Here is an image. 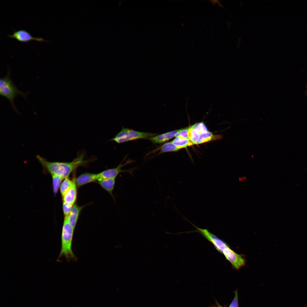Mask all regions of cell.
Listing matches in <instances>:
<instances>
[{
	"label": "cell",
	"mask_w": 307,
	"mask_h": 307,
	"mask_svg": "<svg viewBox=\"0 0 307 307\" xmlns=\"http://www.w3.org/2000/svg\"><path fill=\"white\" fill-rule=\"evenodd\" d=\"M179 129L168 132L150 138L148 139L154 144L162 143L174 137Z\"/></svg>",
	"instance_id": "9c48e42d"
},
{
	"label": "cell",
	"mask_w": 307,
	"mask_h": 307,
	"mask_svg": "<svg viewBox=\"0 0 307 307\" xmlns=\"http://www.w3.org/2000/svg\"><path fill=\"white\" fill-rule=\"evenodd\" d=\"M222 138L221 135H215L209 131L200 134L199 138L195 144H199L208 141L220 139Z\"/></svg>",
	"instance_id": "4fadbf2b"
},
{
	"label": "cell",
	"mask_w": 307,
	"mask_h": 307,
	"mask_svg": "<svg viewBox=\"0 0 307 307\" xmlns=\"http://www.w3.org/2000/svg\"><path fill=\"white\" fill-rule=\"evenodd\" d=\"M7 70L6 75L0 79V94L10 102L12 108L14 111L18 114L19 112L14 104L15 98L17 96L20 95L27 100L28 96L30 92L25 93L19 90L11 79V72L9 67L7 68Z\"/></svg>",
	"instance_id": "7a4b0ae2"
},
{
	"label": "cell",
	"mask_w": 307,
	"mask_h": 307,
	"mask_svg": "<svg viewBox=\"0 0 307 307\" xmlns=\"http://www.w3.org/2000/svg\"><path fill=\"white\" fill-rule=\"evenodd\" d=\"M7 36L11 38H14L19 41L22 42H28L32 40H35L40 42L48 41L42 38L33 37L27 31L24 30L15 31L12 34H8Z\"/></svg>",
	"instance_id": "ba28073f"
},
{
	"label": "cell",
	"mask_w": 307,
	"mask_h": 307,
	"mask_svg": "<svg viewBox=\"0 0 307 307\" xmlns=\"http://www.w3.org/2000/svg\"><path fill=\"white\" fill-rule=\"evenodd\" d=\"M74 230L69 223L68 217H65L62 233L61 247L59 258L64 256L68 261L77 260L72 247Z\"/></svg>",
	"instance_id": "3957f363"
},
{
	"label": "cell",
	"mask_w": 307,
	"mask_h": 307,
	"mask_svg": "<svg viewBox=\"0 0 307 307\" xmlns=\"http://www.w3.org/2000/svg\"><path fill=\"white\" fill-rule=\"evenodd\" d=\"M73 205L63 202V208L65 217H68L72 208Z\"/></svg>",
	"instance_id": "7402d4cb"
},
{
	"label": "cell",
	"mask_w": 307,
	"mask_h": 307,
	"mask_svg": "<svg viewBox=\"0 0 307 307\" xmlns=\"http://www.w3.org/2000/svg\"><path fill=\"white\" fill-rule=\"evenodd\" d=\"M37 158L43 167L51 175H55L64 179L68 178L73 170L87 162L86 160H84L82 154L72 161L69 162H50L39 155H37Z\"/></svg>",
	"instance_id": "6da1fadb"
},
{
	"label": "cell",
	"mask_w": 307,
	"mask_h": 307,
	"mask_svg": "<svg viewBox=\"0 0 307 307\" xmlns=\"http://www.w3.org/2000/svg\"><path fill=\"white\" fill-rule=\"evenodd\" d=\"M131 162L130 161H128L123 164H120L115 168L107 169L96 174L97 180L99 181L106 179L115 178L119 173L122 172H128L132 175V173L131 170L121 169L122 167L130 163Z\"/></svg>",
	"instance_id": "52a82bcc"
},
{
	"label": "cell",
	"mask_w": 307,
	"mask_h": 307,
	"mask_svg": "<svg viewBox=\"0 0 307 307\" xmlns=\"http://www.w3.org/2000/svg\"><path fill=\"white\" fill-rule=\"evenodd\" d=\"M216 303L217 304V306H212V307H223V306H220L218 303V302H217V301H216Z\"/></svg>",
	"instance_id": "cb8c5ba5"
},
{
	"label": "cell",
	"mask_w": 307,
	"mask_h": 307,
	"mask_svg": "<svg viewBox=\"0 0 307 307\" xmlns=\"http://www.w3.org/2000/svg\"><path fill=\"white\" fill-rule=\"evenodd\" d=\"M187 220L196 229L195 230L191 231L188 233L195 232L200 233L212 243L216 249L219 253L222 254L223 251L229 246L225 241L210 232L208 229L199 228L188 220Z\"/></svg>",
	"instance_id": "5b68a950"
},
{
	"label": "cell",
	"mask_w": 307,
	"mask_h": 307,
	"mask_svg": "<svg viewBox=\"0 0 307 307\" xmlns=\"http://www.w3.org/2000/svg\"><path fill=\"white\" fill-rule=\"evenodd\" d=\"M115 178L108 179L99 181L98 183L104 189L111 194L114 189Z\"/></svg>",
	"instance_id": "5bb4252c"
},
{
	"label": "cell",
	"mask_w": 307,
	"mask_h": 307,
	"mask_svg": "<svg viewBox=\"0 0 307 307\" xmlns=\"http://www.w3.org/2000/svg\"><path fill=\"white\" fill-rule=\"evenodd\" d=\"M229 307H238V294L237 290L235 293V296Z\"/></svg>",
	"instance_id": "603a6c76"
},
{
	"label": "cell",
	"mask_w": 307,
	"mask_h": 307,
	"mask_svg": "<svg viewBox=\"0 0 307 307\" xmlns=\"http://www.w3.org/2000/svg\"><path fill=\"white\" fill-rule=\"evenodd\" d=\"M96 180V174L86 173L79 176L76 179V182L77 186L79 187Z\"/></svg>",
	"instance_id": "8fae6325"
},
{
	"label": "cell",
	"mask_w": 307,
	"mask_h": 307,
	"mask_svg": "<svg viewBox=\"0 0 307 307\" xmlns=\"http://www.w3.org/2000/svg\"><path fill=\"white\" fill-rule=\"evenodd\" d=\"M157 135L156 134L138 131L123 127L121 130L111 140L121 143L138 139H148Z\"/></svg>",
	"instance_id": "277c9868"
},
{
	"label": "cell",
	"mask_w": 307,
	"mask_h": 307,
	"mask_svg": "<svg viewBox=\"0 0 307 307\" xmlns=\"http://www.w3.org/2000/svg\"><path fill=\"white\" fill-rule=\"evenodd\" d=\"M53 179V186L54 195L57 193L62 181L64 179L59 176L51 175Z\"/></svg>",
	"instance_id": "ac0fdd59"
},
{
	"label": "cell",
	"mask_w": 307,
	"mask_h": 307,
	"mask_svg": "<svg viewBox=\"0 0 307 307\" xmlns=\"http://www.w3.org/2000/svg\"><path fill=\"white\" fill-rule=\"evenodd\" d=\"M159 148L160 152L159 154L166 152L176 151L181 149L171 142L163 144Z\"/></svg>",
	"instance_id": "2e32d148"
},
{
	"label": "cell",
	"mask_w": 307,
	"mask_h": 307,
	"mask_svg": "<svg viewBox=\"0 0 307 307\" xmlns=\"http://www.w3.org/2000/svg\"><path fill=\"white\" fill-rule=\"evenodd\" d=\"M82 208V207H80L76 204L74 205L68 217L69 223L74 229L75 228L80 211Z\"/></svg>",
	"instance_id": "7c38bea8"
},
{
	"label": "cell",
	"mask_w": 307,
	"mask_h": 307,
	"mask_svg": "<svg viewBox=\"0 0 307 307\" xmlns=\"http://www.w3.org/2000/svg\"><path fill=\"white\" fill-rule=\"evenodd\" d=\"M190 127L200 134L208 132L207 127L203 122L195 124Z\"/></svg>",
	"instance_id": "ffe728a7"
},
{
	"label": "cell",
	"mask_w": 307,
	"mask_h": 307,
	"mask_svg": "<svg viewBox=\"0 0 307 307\" xmlns=\"http://www.w3.org/2000/svg\"><path fill=\"white\" fill-rule=\"evenodd\" d=\"M171 142L181 149L193 145L192 142L189 138H183L179 137H176Z\"/></svg>",
	"instance_id": "9a60e30c"
},
{
	"label": "cell",
	"mask_w": 307,
	"mask_h": 307,
	"mask_svg": "<svg viewBox=\"0 0 307 307\" xmlns=\"http://www.w3.org/2000/svg\"><path fill=\"white\" fill-rule=\"evenodd\" d=\"M76 181L74 180L71 188L63 197V202L73 205L76 198Z\"/></svg>",
	"instance_id": "30bf717a"
},
{
	"label": "cell",
	"mask_w": 307,
	"mask_h": 307,
	"mask_svg": "<svg viewBox=\"0 0 307 307\" xmlns=\"http://www.w3.org/2000/svg\"><path fill=\"white\" fill-rule=\"evenodd\" d=\"M200 134L191 127H190L188 132V138L192 142L193 144H195L199 138Z\"/></svg>",
	"instance_id": "d6986e66"
},
{
	"label": "cell",
	"mask_w": 307,
	"mask_h": 307,
	"mask_svg": "<svg viewBox=\"0 0 307 307\" xmlns=\"http://www.w3.org/2000/svg\"></svg>",
	"instance_id": "d4e9b609"
},
{
	"label": "cell",
	"mask_w": 307,
	"mask_h": 307,
	"mask_svg": "<svg viewBox=\"0 0 307 307\" xmlns=\"http://www.w3.org/2000/svg\"><path fill=\"white\" fill-rule=\"evenodd\" d=\"M189 128L190 127L179 129V131L175 134V137L188 138V132Z\"/></svg>",
	"instance_id": "44dd1931"
},
{
	"label": "cell",
	"mask_w": 307,
	"mask_h": 307,
	"mask_svg": "<svg viewBox=\"0 0 307 307\" xmlns=\"http://www.w3.org/2000/svg\"><path fill=\"white\" fill-rule=\"evenodd\" d=\"M222 254L230 262L233 268L236 270H238L246 265V260L243 255L237 253L229 246L223 251Z\"/></svg>",
	"instance_id": "8992f818"
},
{
	"label": "cell",
	"mask_w": 307,
	"mask_h": 307,
	"mask_svg": "<svg viewBox=\"0 0 307 307\" xmlns=\"http://www.w3.org/2000/svg\"><path fill=\"white\" fill-rule=\"evenodd\" d=\"M73 181H72L68 178L65 179L61 185L60 190L62 196L63 197L72 186Z\"/></svg>",
	"instance_id": "e0dca14e"
}]
</instances>
